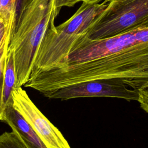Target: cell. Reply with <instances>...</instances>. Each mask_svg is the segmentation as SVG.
Instances as JSON below:
<instances>
[{"label":"cell","mask_w":148,"mask_h":148,"mask_svg":"<svg viewBox=\"0 0 148 148\" xmlns=\"http://www.w3.org/2000/svg\"><path fill=\"white\" fill-rule=\"evenodd\" d=\"M105 78L121 79L138 91L148 87V42L96 60L42 71L35 83L45 95L71 84Z\"/></svg>","instance_id":"obj_1"},{"label":"cell","mask_w":148,"mask_h":148,"mask_svg":"<svg viewBox=\"0 0 148 148\" xmlns=\"http://www.w3.org/2000/svg\"><path fill=\"white\" fill-rule=\"evenodd\" d=\"M57 0H28L16 19L9 48L13 53L16 88L29 78L37 49L48 28L54 24L60 10Z\"/></svg>","instance_id":"obj_2"},{"label":"cell","mask_w":148,"mask_h":148,"mask_svg":"<svg viewBox=\"0 0 148 148\" xmlns=\"http://www.w3.org/2000/svg\"><path fill=\"white\" fill-rule=\"evenodd\" d=\"M107 4V0L101 3L82 2L66 21L58 26L51 24L37 49L29 77L42 71L63 66L76 40L86 33Z\"/></svg>","instance_id":"obj_3"},{"label":"cell","mask_w":148,"mask_h":148,"mask_svg":"<svg viewBox=\"0 0 148 148\" xmlns=\"http://www.w3.org/2000/svg\"><path fill=\"white\" fill-rule=\"evenodd\" d=\"M107 1V6L83 36L98 40L148 28V0Z\"/></svg>","instance_id":"obj_4"},{"label":"cell","mask_w":148,"mask_h":148,"mask_svg":"<svg viewBox=\"0 0 148 148\" xmlns=\"http://www.w3.org/2000/svg\"><path fill=\"white\" fill-rule=\"evenodd\" d=\"M146 42H148V28L98 40H90L82 35L75 42L63 66L96 60Z\"/></svg>","instance_id":"obj_5"},{"label":"cell","mask_w":148,"mask_h":148,"mask_svg":"<svg viewBox=\"0 0 148 148\" xmlns=\"http://www.w3.org/2000/svg\"><path fill=\"white\" fill-rule=\"evenodd\" d=\"M44 96L50 99L68 100L84 97H111L127 101H136L139 92L120 78L97 79L63 86Z\"/></svg>","instance_id":"obj_6"},{"label":"cell","mask_w":148,"mask_h":148,"mask_svg":"<svg viewBox=\"0 0 148 148\" xmlns=\"http://www.w3.org/2000/svg\"><path fill=\"white\" fill-rule=\"evenodd\" d=\"M14 108L29 123L47 148H71L59 130L35 106L21 87L12 94Z\"/></svg>","instance_id":"obj_7"},{"label":"cell","mask_w":148,"mask_h":148,"mask_svg":"<svg viewBox=\"0 0 148 148\" xmlns=\"http://www.w3.org/2000/svg\"><path fill=\"white\" fill-rule=\"evenodd\" d=\"M6 121L27 148H47L29 123L13 106V99L5 106L3 112Z\"/></svg>","instance_id":"obj_8"},{"label":"cell","mask_w":148,"mask_h":148,"mask_svg":"<svg viewBox=\"0 0 148 148\" xmlns=\"http://www.w3.org/2000/svg\"><path fill=\"white\" fill-rule=\"evenodd\" d=\"M16 72L14 61L13 53L9 48L7 52L5 67L3 75V102L4 107L12 99V92L16 88Z\"/></svg>","instance_id":"obj_9"},{"label":"cell","mask_w":148,"mask_h":148,"mask_svg":"<svg viewBox=\"0 0 148 148\" xmlns=\"http://www.w3.org/2000/svg\"><path fill=\"white\" fill-rule=\"evenodd\" d=\"M27 1L28 0H0V13L8 20H13L15 23L16 18Z\"/></svg>","instance_id":"obj_10"},{"label":"cell","mask_w":148,"mask_h":148,"mask_svg":"<svg viewBox=\"0 0 148 148\" xmlns=\"http://www.w3.org/2000/svg\"><path fill=\"white\" fill-rule=\"evenodd\" d=\"M10 33L4 40L0 46V121H4V105L3 102V75L8 47L9 45Z\"/></svg>","instance_id":"obj_11"},{"label":"cell","mask_w":148,"mask_h":148,"mask_svg":"<svg viewBox=\"0 0 148 148\" xmlns=\"http://www.w3.org/2000/svg\"><path fill=\"white\" fill-rule=\"evenodd\" d=\"M0 148H27V147L12 131V132H5L0 135Z\"/></svg>","instance_id":"obj_12"},{"label":"cell","mask_w":148,"mask_h":148,"mask_svg":"<svg viewBox=\"0 0 148 148\" xmlns=\"http://www.w3.org/2000/svg\"><path fill=\"white\" fill-rule=\"evenodd\" d=\"M14 23L13 20H8L0 13V46L11 32Z\"/></svg>","instance_id":"obj_13"},{"label":"cell","mask_w":148,"mask_h":148,"mask_svg":"<svg viewBox=\"0 0 148 148\" xmlns=\"http://www.w3.org/2000/svg\"><path fill=\"white\" fill-rule=\"evenodd\" d=\"M102 0H57L56 4L57 8L61 10L62 7L67 6V7H72L76 3L82 2L88 4H94L98 3Z\"/></svg>","instance_id":"obj_14"},{"label":"cell","mask_w":148,"mask_h":148,"mask_svg":"<svg viewBox=\"0 0 148 148\" xmlns=\"http://www.w3.org/2000/svg\"><path fill=\"white\" fill-rule=\"evenodd\" d=\"M138 92V102L139 103L140 108L148 113V87L139 90Z\"/></svg>","instance_id":"obj_15"}]
</instances>
